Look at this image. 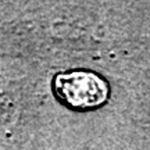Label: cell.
<instances>
[{
	"label": "cell",
	"mask_w": 150,
	"mask_h": 150,
	"mask_svg": "<svg viewBox=\"0 0 150 150\" xmlns=\"http://www.w3.org/2000/svg\"><path fill=\"white\" fill-rule=\"evenodd\" d=\"M56 96L68 107L91 110L100 107L108 99V83L100 75L76 70L61 72L53 81Z\"/></svg>",
	"instance_id": "obj_1"
}]
</instances>
